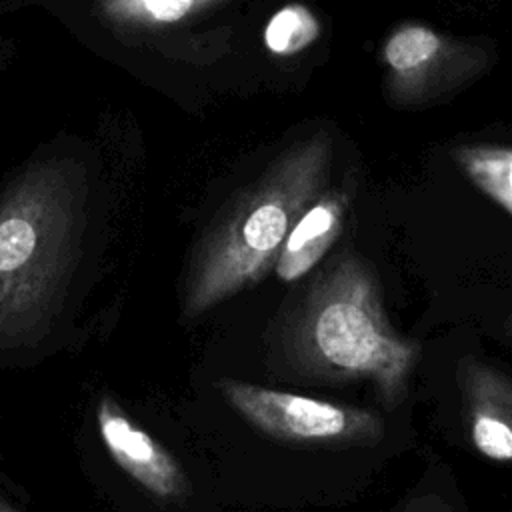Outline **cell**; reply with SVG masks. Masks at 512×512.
Returning <instances> with one entry per match:
<instances>
[{"label": "cell", "mask_w": 512, "mask_h": 512, "mask_svg": "<svg viewBox=\"0 0 512 512\" xmlns=\"http://www.w3.org/2000/svg\"><path fill=\"white\" fill-rule=\"evenodd\" d=\"M216 0H102V12L128 24H170Z\"/></svg>", "instance_id": "30bf717a"}, {"label": "cell", "mask_w": 512, "mask_h": 512, "mask_svg": "<svg viewBox=\"0 0 512 512\" xmlns=\"http://www.w3.org/2000/svg\"><path fill=\"white\" fill-rule=\"evenodd\" d=\"M320 36V22L302 4L282 6L264 28V44L272 54L294 56Z\"/></svg>", "instance_id": "ba28073f"}, {"label": "cell", "mask_w": 512, "mask_h": 512, "mask_svg": "<svg viewBox=\"0 0 512 512\" xmlns=\"http://www.w3.org/2000/svg\"><path fill=\"white\" fill-rule=\"evenodd\" d=\"M98 424L112 458L148 492L174 498L184 490V476L174 458L142 428L134 426L114 404L102 402Z\"/></svg>", "instance_id": "5b68a950"}, {"label": "cell", "mask_w": 512, "mask_h": 512, "mask_svg": "<svg viewBox=\"0 0 512 512\" xmlns=\"http://www.w3.org/2000/svg\"><path fill=\"white\" fill-rule=\"evenodd\" d=\"M454 158L478 190L512 214V148L460 146Z\"/></svg>", "instance_id": "52a82bcc"}, {"label": "cell", "mask_w": 512, "mask_h": 512, "mask_svg": "<svg viewBox=\"0 0 512 512\" xmlns=\"http://www.w3.org/2000/svg\"><path fill=\"white\" fill-rule=\"evenodd\" d=\"M298 368L328 378H364L396 404L416 360V346L384 314L374 274L358 258L338 260L302 300L286 338Z\"/></svg>", "instance_id": "6da1fadb"}, {"label": "cell", "mask_w": 512, "mask_h": 512, "mask_svg": "<svg viewBox=\"0 0 512 512\" xmlns=\"http://www.w3.org/2000/svg\"><path fill=\"white\" fill-rule=\"evenodd\" d=\"M344 210L342 194L328 190L304 210L290 228L274 262L280 280H298L318 264L342 230Z\"/></svg>", "instance_id": "8992f818"}, {"label": "cell", "mask_w": 512, "mask_h": 512, "mask_svg": "<svg viewBox=\"0 0 512 512\" xmlns=\"http://www.w3.org/2000/svg\"><path fill=\"white\" fill-rule=\"evenodd\" d=\"M220 388L246 422L280 442L320 448L370 446L384 434L382 420L366 410L236 380L222 382Z\"/></svg>", "instance_id": "3957f363"}, {"label": "cell", "mask_w": 512, "mask_h": 512, "mask_svg": "<svg viewBox=\"0 0 512 512\" xmlns=\"http://www.w3.org/2000/svg\"><path fill=\"white\" fill-rule=\"evenodd\" d=\"M510 334H512V320H510Z\"/></svg>", "instance_id": "7c38bea8"}, {"label": "cell", "mask_w": 512, "mask_h": 512, "mask_svg": "<svg viewBox=\"0 0 512 512\" xmlns=\"http://www.w3.org/2000/svg\"><path fill=\"white\" fill-rule=\"evenodd\" d=\"M460 382L476 450L492 460L512 462V380L490 364L464 360Z\"/></svg>", "instance_id": "277c9868"}, {"label": "cell", "mask_w": 512, "mask_h": 512, "mask_svg": "<svg viewBox=\"0 0 512 512\" xmlns=\"http://www.w3.org/2000/svg\"><path fill=\"white\" fill-rule=\"evenodd\" d=\"M442 50V38L428 26L398 28L384 44V60L398 74H412L432 62Z\"/></svg>", "instance_id": "9c48e42d"}, {"label": "cell", "mask_w": 512, "mask_h": 512, "mask_svg": "<svg viewBox=\"0 0 512 512\" xmlns=\"http://www.w3.org/2000/svg\"><path fill=\"white\" fill-rule=\"evenodd\" d=\"M330 152L326 134L296 142L234 204L200 256L190 312H202L270 272L290 228L320 196Z\"/></svg>", "instance_id": "7a4b0ae2"}, {"label": "cell", "mask_w": 512, "mask_h": 512, "mask_svg": "<svg viewBox=\"0 0 512 512\" xmlns=\"http://www.w3.org/2000/svg\"><path fill=\"white\" fill-rule=\"evenodd\" d=\"M36 248V226L22 214H8L0 220V274L20 270Z\"/></svg>", "instance_id": "8fae6325"}]
</instances>
